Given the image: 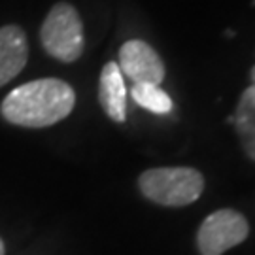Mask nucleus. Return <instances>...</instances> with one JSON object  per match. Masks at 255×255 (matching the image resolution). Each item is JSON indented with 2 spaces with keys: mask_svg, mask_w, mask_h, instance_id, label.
<instances>
[{
  "mask_svg": "<svg viewBox=\"0 0 255 255\" xmlns=\"http://www.w3.org/2000/svg\"><path fill=\"white\" fill-rule=\"evenodd\" d=\"M74 104L76 95L68 83L57 78H44L9 91L0 112L11 125L44 128L68 118Z\"/></svg>",
  "mask_w": 255,
  "mask_h": 255,
  "instance_id": "1",
  "label": "nucleus"
},
{
  "mask_svg": "<svg viewBox=\"0 0 255 255\" xmlns=\"http://www.w3.org/2000/svg\"><path fill=\"white\" fill-rule=\"evenodd\" d=\"M233 121L248 157L255 161V85L242 93Z\"/></svg>",
  "mask_w": 255,
  "mask_h": 255,
  "instance_id": "8",
  "label": "nucleus"
},
{
  "mask_svg": "<svg viewBox=\"0 0 255 255\" xmlns=\"http://www.w3.org/2000/svg\"><path fill=\"white\" fill-rule=\"evenodd\" d=\"M99 101L106 116L118 123L127 118V87L118 63H106L99 82Z\"/></svg>",
  "mask_w": 255,
  "mask_h": 255,
  "instance_id": "7",
  "label": "nucleus"
},
{
  "mask_svg": "<svg viewBox=\"0 0 255 255\" xmlns=\"http://www.w3.org/2000/svg\"><path fill=\"white\" fill-rule=\"evenodd\" d=\"M250 235L246 218L237 210H218L202 221L197 233V248L201 255H221L242 244Z\"/></svg>",
  "mask_w": 255,
  "mask_h": 255,
  "instance_id": "4",
  "label": "nucleus"
},
{
  "mask_svg": "<svg viewBox=\"0 0 255 255\" xmlns=\"http://www.w3.org/2000/svg\"><path fill=\"white\" fill-rule=\"evenodd\" d=\"M130 95L136 104H140L142 108L149 110L153 114L164 116L168 112H172V99L166 95V93L153 83H134Z\"/></svg>",
  "mask_w": 255,
  "mask_h": 255,
  "instance_id": "9",
  "label": "nucleus"
},
{
  "mask_svg": "<svg viewBox=\"0 0 255 255\" xmlns=\"http://www.w3.org/2000/svg\"><path fill=\"white\" fill-rule=\"evenodd\" d=\"M119 70L134 83H159L164 80V64L153 47L142 40H128L119 49Z\"/></svg>",
  "mask_w": 255,
  "mask_h": 255,
  "instance_id": "5",
  "label": "nucleus"
},
{
  "mask_svg": "<svg viewBox=\"0 0 255 255\" xmlns=\"http://www.w3.org/2000/svg\"><path fill=\"white\" fill-rule=\"evenodd\" d=\"M0 255H4V242H2V238H0Z\"/></svg>",
  "mask_w": 255,
  "mask_h": 255,
  "instance_id": "10",
  "label": "nucleus"
},
{
  "mask_svg": "<svg viewBox=\"0 0 255 255\" xmlns=\"http://www.w3.org/2000/svg\"><path fill=\"white\" fill-rule=\"evenodd\" d=\"M252 82H254V85H255V66L252 68Z\"/></svg>",
  "mask_w": 255,
  "mask_h": 255,
  "instance_id": "11",
  "label": "nucleus"
},
{
  "mask_svg": "<svg viewBox=\"0 0 255 255\" xmlns=\"http://www.w3.org/2000/svg\"><path fill=\"white\" fill-rule=\"evenodd\" d=\"M28 59V44L25 30L17 25L0 28V87L17 76Z\"/></svg>",
  "mask_w": 255,
  "mask_h": 255,
  "instance_id": "6",
  "label": "nucleus"
},
{
  "mask_svg": "<svg viewBox=\"0 0 255 255\" xmlns=\"http://www.w3.org/2000/svg\"><path fill=\"white\" fill-rule=\"evenodd\" d=\"M47 55L61 63H74L83 53V23L72 4L59 2L49 9L40 28Z\"/></svg>",
  "mask_w": 255,
  "mask_h": 255,
  "instance_id": "3",
  "label": "nucleus"
},
{
  "mask_svg": "<svg viewBox=\"0 0 255 255\" xmlns=\"http://www.w3.org/2000/svg\"><path fill=\"white\" fill-rule=\"evenodd\" d=\"M142 195L161 206H187L202 195L204 178L189 166L149 168L138 178Z\"/></svg>",
  "mask_w": 255,
  "mask_h": 255,
  "instance_id": "2",
  "label": "nucleus"
}]
</instances>
